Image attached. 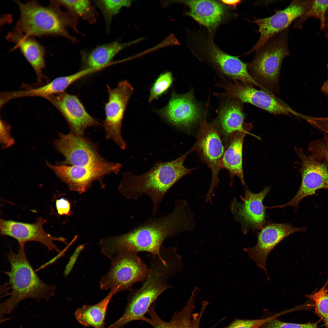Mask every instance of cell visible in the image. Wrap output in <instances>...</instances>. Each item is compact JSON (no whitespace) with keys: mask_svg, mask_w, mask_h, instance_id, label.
I'll return each instance as SVG.
<instances>
[{"mask_svg":"<svg viewBox=\"0 0 328 328\" xmlns=\"http://www.w3.org/2000/svg\"><path fill=\"white\" fill-rule=\"evenodd\" d=\"M193 147L211 171V182L205 201L212 203L214 190L219 182L218 174L224 152L220 132L214 124L209 123L205 120L203 121Z\"/></svg>","mask_w":328,"mask_h":328,"instance_id":"30bf717a","label":"cell"},{"mask_svg":"<svg viewBox=\"0 0 328 328\" xmlns=\"http://www.w3.org/2000/svg\"><path fill=\"white\" fill-rule=\"evenodd\" d=\"M234 80V83H225L224 87L225 92L221 95L250 104L275 115L292 114L302 118L303 117V114L293 110L275 95L256 89L252 85Z\"/></svg>","mask_w":328,"mask_h":328,"instance_id":"8fae6325","label":"cell"},{"mask_svg":"<svg viewBox=\"0 0 328 328\" xmlns=\"http://www.w3.org/2000/svg\"><path fill=\"white\" fill-rule=\"evenodd\" d=\"M46 99L51 102L63 115L71 132L84 135L87 128L100 125L96 119L87 112L76 95L64 92Z\"/></svg>","mask_w":328,"mask_h":328,"instance_id":"e0dca14e","label":"cell"},{"mask_svg":"<svg viewBox=\"0 0 328 328\" xmlns=\"http://www.w3.org/2000/svg\"><path fill=\"white\" fill-rule=\"evenodd\" d=\"M182 2L189 8L186 15L210 30L219 25L224 14V6L216 1L192 0Z\"/></svg>","mask_w":328,"mask_h":328,"instance_id":"7402d4cb","label":"cell"},{"mask_svg":"<svg viewBox=\"0 0 328 328\" xmlns=\"http://www.w3.org/2000/svg\"><path fill=\"white\" fill-rule=\"evenodd\" d=\"M10 130V126L1 120L0 139L3 149L8 148L14 144L15 140L11 135Z\"/></svg>","mask_w":328,"mask_h":328,"instance_id":"836d02e7","label":"cell"},{"mask_svg":"<svg viewBox=\"0 0 328 328\" xmlns=\"http://www.w3.org/2000/svg\"><path fill=\"white\" fill-rule=\"evenodd\" d=\"M94 1L103 15L108 30H109L113 17L119 13L123 7L130 6L132 2L128 0H100Z\"/></svg>","mask_w":328,"mask_h":328,"instance_id":"83f0119b","label":"cell"},{"mask_svg":"<svg viewBox=\"0 0 328 328\" xmlns=\"http://www.w3.org/2000/svg\"><path fill=\"white\" fill-rule=\"evenodd\" d=\"M8 41L14 43L35 72L38 80L41 83L44 78L43 70L45 67V49L33 37L16 30L9 32L6 36Z\"/></svg>","mask_w":328,"mask_h":328,"instance_id":"44dd1931","label":"cell"},{"mask_svg":"<svg viewBox=\"0 0 328 328\" xmlns=\"http://www.w3.org/2000/svg\"><path fill=\"white\" fill-rule=\"evenodd\" d=\"M56 206L57 213L59 215H68L70 214V204L67 200L63 198L56 200Z\"/></svg>","mask_w":328,"mask_h":328,"instance_id":"d590c367","label":"cell"},{"mask_svg":"<svg viewBox=\"0 0 328 328\" xmlns=\"http://www.w3.org/2000/svg\"><path fill=\"white\" fill-rule=\"evenodd\" d=\"M306 231V228L304 227H296L289 223H274L270 221L258 232L255 245L244 248L243 250L248 253L258 267L264 270L268 279L266 261L271 251L289 235Z\"/></svg>","mask_w":328,"mask_h":328,"instance_id":"9a60e30c","label":"cell"},{"mask_svg":"<svg viewBox=\"0 0 328 328\" xmlns=\"http://www.w3.org/2000/svg\"><path fill=\"white\" fill-rule=\"evenodd\" d=\"M46 222L41 217L37 218L36 222L33 223L1 219V234L15 239L18 241L19 245L25 246L26 243L29 241L38 242L44 245L48 251L54 250L57 253H61V251L54 244L53 241L65 243L66 239L53 237L46 232L43 227Z\"/></svg>","mask_w":328,"mask_h":328,"instance_id":"2e32d148","label":"cell"},{"mask_svg":"<svg viewBox=\"0 0 328 328\" xmlns=\"http://www.w3.org/2000/svg\"><path fill=\"white\" fill-rule=\"evenodd\" d=\"M327 283L318 291L313 293L306 295V297L314 302L316 313L323 320L326 328H328V292Z\"/></svg>","mask_w":328,"mask_h":328,"instance_id":"f546056e","label":"cell"},{"mask_svg":"<svg viewBox=\"0 0 328 328\" xmlns=\"http://www.w3.org/2000/svg\"><path fill=\"white\" fill-rule=\"evenodd\" d=\"M193 148L174 160L159 161L148 171L140 175L130 172L123 174L120 183V193L126 198L136 201L142 195L148 196L153 205L152 214L155 217L159 206L169 190L179 180L195 169L185 167L184 162Z\"/></svg>","mask_w":328,"mask_h":328,"instance_id":"7a4b0ae2","label":"cell"},{"mask_svg":"<svg viewBox=\"0 0 328 328\" xmlns=\"http://www.w3.org/2000/svg\"><path fill=\"white\" fill-rule=\"evenodd\" d=\"M287 29L273 37L257 51L248 70L263 90L272 94L279 92V77L282 62L289 54ZM275 95V94H274Z\"/></svg>","mask_w":328,"mask_h":328,"instance_id":"5b68a950","label":"cell"},{"mask_svg":"<svg viewBox=\"0 0 328 328\" xmlns=\"http://www.w3.org/2000/svg\"><path fill=\"white\" fill-rule=\"evenodd\" d=\"M326 282L327 283L326 289H327V292H328V279L327 280V281H326Z\"/></svg>","mask_w":328,"mask_h":328,"instance_id":"ab89813d","label":"cell"},{"mask_svg":"<svg viewBox=\"0 0 328 328\" xmlns=\"http://www.w3.org/2000/svg\"><path fill=\"white\" fill-rule=\"evenodd\" d=\"M328 10V0H313L311 7L296 21L295 27L301 28L307 20L312 17L318 19L320 22V29L325 25L326 16Z\"/></svg>","mask_w":328,"mask_h":328,"instance_id":"f1b7e54d","label":"cell"},{"mask_svg":"<svg viewBox=\"0 0 328 328\" xmlns=\"http://www.w3.org/2000/svg\"><path fill=\"white\" fill-rule=\"evenodd\" d=\"M119 292L117 288L112 289L98 303L92 305H84L78 309L74 313L76 319L85 327L105 328V320L108 304L113 296Z\"/></svg>","mask_w":328,"mask_h":328,"instance_id":"484cf974","label":"cell"},{"mask_svg":"<svg viewBox=\"0 0 328 328\" xmlns=\"http://www.w3.org/2000/svg\"><path fill=\"white\" fill-rule=\"evenodd\" d=\"M20 12L15 30L31 36H58L76 42L67 30L69 27L77 32L76 24L68 13L63 12L53 0L48 6L36 1L23 3L15 1Z\"/></svg>","mask_w":328,"mask_h":328,"instance_id":"277c9868","label":"cell"},{"mask_svg":"<svg viewBox=\"0 0 328 328\" xmlns=\"http://www.w3.org/2000/svg\"><path fill=\"white\" fill-rule=\"evenodd\" d=\"M271 190L267 187L261 192L254 193L247 187L244 196H240V201L235 197L231 202V211L235 220L241 225L242 232L246 234L251 230L259 231L270 221L266 218L263 200Z\"/></svg>","mask_w":328,"mask_h":328,"instance_id":"7c38bea8","label":"cell"},{"mask_svg":"<svg viewBox=\"0 0 328 328\" xmlns=\"http://www.w3.org/2000/svg\"><path fill=\"white\" fill-rule=\"evenodd\" d=\"M45 162L48 167L71 190L80 193L85 192L94 181L104 175L118 174L121 167L119 163L106 160L84 166L53 165L47 160Z\"/></svg>","mask_w":328,"mask_h":328,"instance_id":"52a82bcc","label":"cell"},{"mask_svg":"<svg viewBox=\"0 0 328 328\" xmlns=\"http://www.w3.org/2000/svg\"><path fill=\"white\" fill-rule=\"evenodd\" d=\"M317 323L299 324L282 321L277 318L268 321L260 328H317Z\"/></svg>","mask_w":328,"mask_h":328,"instance_id":"d6a6232c","label":"cell"},{"mask_svg":"<svg viewBox=\"0 0 328 328\" xmlns=\"http://www.w3.org/2000/svg\"><path fill=\"white\" fill-rule=\"evenodd\" d=\"M294 150L301 161L300 169L302 177L300 185L294 197L286 203L270 207L269 209L283 208L287 206L293 207L295 211L298 209L300 202L308 196L316 194L320 189L328 190V167L309 155H306L302 149L296 147Z\"/></svg>","mask_w":328,"mask_h":328,"instance_id":"9c48e42d","label":"cell"},{"mask_svg":"<svg viewBox=\"0 0 328 328\" xmlns=\"http://www.w3.org/2000/svg\"><path fill=\"white\" fill-rule=\"evenodd\" d=\"M194 214L186 200H177L173 210L162 217H150L129 231L101 239L98 243L103 253L111 259L126 251H146L160 256L166 238L192 231L196 223Z\"/></svg>","mask_w":328,"mask_h":328,"instance_id":"6da1fadb","label":"cell"},{"mask_svg":"<svg viewBox=\"0 0 328 328\" xmlns=\"http://www.w3.org/2000/svg\"><path fill=\"white\" fill-rule=\"evenodd\" d=\"M327 69H328V64L327 65Z\"/></svg>","mask_w":328,"mask_h":328,"instance_id":"60d3db41","label":"cell"},{"mask_svg":"<svg viewBox=\"0 0 328 328\" xmlns=\"http://www.w3.org/2000/svg\"><path fill=\"white\" fill-rule=\"evenodd\" d=\"M248 131L236 132L232 134L228 138V146L224 151L221 162V168L229 172L231 181L235 176H237L244 186H246L244 180L242 164L243 142Z\"/></svg>","mask_w":328,"mask_h":328,"instance_id":"603a6c76","label":"cell"},{"mask_svg":"<svg viewBox=\"0 0 328 328\" xmlns=\"http://www.w3.org/2000/svg\"><path fill=\"white\" fill-rule=\"evenodd\" d=\"M111 260L109 270L100 281L102 290L117 288L119 292L131 290L133 284L144 282L147 278L149 268L137 252H122Z\"/></svg>","mask_w":328,"mask_h":328,"instance_id":"8992f818","label":"cell"},{"mask_svg":"<svg viewBox=\"0 0 328 328\" xmlns=\"http://www.w3.org/2000/svg\"><path fill=\"white\" fill-rule=\"evenodd\" d=\"M107 87L108 100L105 105V118L103 124L106 138L112 140L120 148L124 150L126 144L121 135L122 123L134 88L127 80L120 82L113 88Z\"/></svg>","mask_w":328,"mask_h":328,"instance_id":"ba28073f","label":"cell"},{"mask_svg":"<svg viewBox=\"0 0 328 328\" xmlns=\"http://www.w3.org/2000/svg\"><path fill=\"white\" fill-rule=\"evenodd\" d=\"M197 294L192 292L183 308L180 311L176 312L169 322L163 321L157 315L155 309V303L151 306L147 313L150 318L144 316L141 321L148 323L153 328H200L202 317L208 303L206 301L203 302L200 311L194 312ZM218 323L211 328H214Z\"/></svg>","mask_w":328,"mask_h":328,"instance_id":"d6986e66","label":"cell"},{"mask_svg":"<svg viewBox=\"0 0 328 328\" xmlns=\"http://www.w3.org/2000/svg\"><path fill=\"white\" fill-rule=\"evenodd\" d=\"M309 155L315 160L323 162L328 167V135L311 141L308 145Z\"/></svg>","mask_w":328,"mask_h":328,"instance_id":"1f68e13d","label":"cell"},{"mask_svg":"<svg viewBox=\"0 0 328 328\" xmlns=\"http://www.w3.org/2000/svg\"><path fill=\"white\" fill-rule=\"evenodd\" d=\"M221 2L224 4L234 7H235L237 5L242 1L240 0H222Z\"/></svg>","mask_w":328,"mask_h":328,"instance_id":"8d00e7d4","label":"cell"},{"mask_svg":"<svg viewBox=\"0 0 328 328\" xmlns=\"http://www.w3.org/2000/svg\"><path fill=\"white\" fill-rule=\"evenodd\" d=\"M59 6L65 7L68 14L77 24V20L81 18L90 24L96 21L95 9L88 0H54Z\"/></svg>","mask_w":328,"mask_h":328,"instance_id":"4316f807","label":"cell"},{"mask_svg":"<svg viewBox=\"0 0 328 328\" xmlns=\"http://www.w3.org/2000/svg\"><path fill=\"white\" fill-rule=\"evenodd\" d=\"M173 80L170 72H165L159 75L151 88L149 102L151 103L166 92L172 85Z\"/></svg>","mask_w":328,"mask_h":328,"instance_id":"4dcf8cb0","label":"cell"},{"mask_svg":"<svg viewBox=\"0 0 328 328\" xmlns=\"http://www.w3.org/2000/svg\"><path fill=\"white\" fill-rule=\"evenodd\" d=\"M7 257L10 270L4 273L9 279L1 287L0 293L2 297H9L1 304V317L11 313L24 299L47 300L54 295L56 287L46 284L40 278L28 261L24 245H19L17 253L10 249Z\"/></svg>","mask_w":328,"mask_h":328,"instance_id":"3957f363","label":"cell"},{"mask_svg":"<svg viewBox=\"0 0 328 328\" xmlns=\"http://www.w3.org/2000/svg\"><path fill=\"white\" fill-rule=\"evenodd\" d=\"M307 121L312 126L328 135V117H313L309 116Z\"/></svg>","mask_w":328,"mask_h":328,"instance_id":"e575fe53","label":"cell"},{"mask_svg":"<svg viewBox=\"0 0 328 328\" xmlns=\"http://www.w3.org/2000/svg\"><path fill=\"white\" fill-rule=\"evenodd\" d=\"M157 112L171 124L184 128L196 123L201 116L192 91L182 95L172 93L167 104Z\"/></svg>","mask_w":328,"mask_h":328,"instance_id":"ac0fdd59","label":"cell"},{"mask_svg":"<svg viewBox=\"0 0 328 328\" xmlns=\"http://www.w3.org/2000/svg\"><path fill=\"white\" fill-rule=\"evenodd\" d=\"M136 41L121 43L116 41L98 46L90 51L82 52L80 70L94 69L99 71L109 65L120 51Z\"/></svg>","mask_w":328,"mask_h":328,"instance_id":"cb8c5ba5","label":"cell"},{"mask_svg":"<svg viewBox=\"0 0 328 328\" xmlns=\"http://www.w3.org/2000/svg\"><path fill=\"white\" fill-rule=\"evenodd\" d=\"M313 0H294L284 9L277 11L272 16L252 21L258 27L259 40L248 54L257 51L277 34L286 29L295 19L299 18L311 7Z\"/></svg>","mask_w":328,"mask_h":328,"instance_id":"5bb4252c","label":"cell"},{"mask_svg":"<svg viewBox=\"0 0 328 328\" xmlns=\"http://www.w3.org/2000/svg\"><path fill=\"white\" fill-rule=\"evenodd\" d=\"M59 135L53 145L65 158L59 165L84 166L105 160L99 154L95 144L84 135L71 132Z\"/></svg>","mask_w":328,"mask_h":328,"instance_id":"4fadbf2b","label":"cell"},{"mask_svg":"<svg viewBox=\"0 0 328 328\" xmlns=\"http://www.w3.org/2000/svg\"><path fill=\"white\" fill-rule=\"evenodd\" d=\"M323 30L325 36L328 41V10L326 12L325 25Z\"/></svg>","mask_w":328,"mask_h":328,"instance_id":"74e56055","label":"cell"},{"mask_svg":"<svg viewBox=\"0 0 328 328\" xmlns=\"http://www.w3.org/2000/svg\"><path fill=\"white\" fill-rule=\"evenodd\" d=\"M242 103L234 100L225 104L220 109L218 122L220 130L226 139L235 132L248 131L244 125L245 116Z\"/></svg>","mask_w":328,"mask_h":328,"instance_id":"d4e9b609","label":"cell"},{"mask_svg":"<svg viewBox=\"0 0 328 328\" xmlns=\"http://www.w3.org/2000/svg\"><path fill=\"white\" fill-rule=\"evenodd\" d=\"M322 90L323 92L328 95V79L324 84Z\"/></svg>","mask_w":328,"mask_h":328,"instance_id":"f35d334b","label":"cell"},{"mask_svg":"<svg viewBox=\"0 0 328 328\" xmlns=\"http://www.w3.org/2000/svg\"><path fill=\"white\" fill-rule=\"evenodd\" d=\"M206 47L212 61L224 74L233 79L255 86L263 90L250 75L247 63H244L236 56L230 55L222 51L211 41L208 42Z\"/></svg>","mask_w":328,"mask_h":328,"instance_id":"ffe728a7","label":"cell"}]
</instances>
